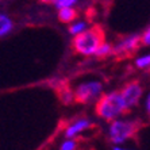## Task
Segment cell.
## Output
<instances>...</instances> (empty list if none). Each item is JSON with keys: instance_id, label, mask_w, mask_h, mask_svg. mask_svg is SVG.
Masks as SVG:
<instances>
[{"instance_id": "cell-1", "label": "cell", "mask_w": 150, "mask_h": 150, "mask_svg": "<svg viewBox=\"0 0 150 150\" xmlns=\"http://www.w3.org/2000/svg\"><path fill=\"white\" fill-rule=\"evenodd\" d=\"M105 42V31L100 25H95L72 39V47L83 56H92Z\"/></svg>"}, {"instance_id": "cell-2", "label": "cell", "mask_w": 150, "mask_h": 150, "mask_svg": "<svg viewBox=\"0 0 150 150\" xmlns=\"http://www.w3.org/2000/svg\"><path fill=\"white\" fill-rule=\"evenodd\" d=\"M127 111L129 110L125 105L122 95L118 91L104 93L103 96H100L96 101V107H95L96 115L101 119H105V120L115 119L116 116L126 114Z\"/></svg>"}, {"instance_id": "cell-3", "label": "cell", "mask_w": 150, "mask_h": 150, "mask_svg": "<svg viewBox=\"0 0 150 150\" xmlns=\"http://www.w3.org/2000/svg\"><path fill=\"white\" fill-rule=\"evenodd\" d=\"M139 129L141 122L138 120H114L110 126V139L112 143H122L135 135Z\"/></svg>"}, {"instance_id": "cell-4", "label": "cell", "mask_w": 150, "mask_h": 150, "mask_svg": "<svg viewBox=\"0 0 150 150\" xmlns=\"http://www.w3.org/2000/svg\"><path fill=\"white\" fill-rule=\"evenodd\" d=\"M101 83L99 81H88V83H83L81 85L77 87V89L73 92L74 101L79 104H88L98 98L101 92Z\"/></svg>"}, {"instance_id": "cell-5", "label": "cell", "mask_w": 150, "mask_h": 150, "mask_svg": "<svg viewBox=\"0 0 150 150\" xmlns=\"http://www.w3.org/2000/svg\"><path fill=\"white\" fill-rule=\"evenodd\" d=\"M141 46V35L134 34L122 39L115 47H112V54L118 59L131 57Z\"/></svg>"}, {"instance_id": "cell-6", "label": "cell", "mask_w": 150, "mask_h": 150, "mask_svg": "<svg viewBox=\"0 0 150 150\" xmlns=\"http://www.w3.org/2000/svg\"><path fill=\"white\" fill-rule=\"evenodd\" d=\"M143 88L139 84V81H130L129 84H126L125 88L122 89L120 95L125 101V105L129 108H133L139 104V100L142 98Z\"/></svg>"}, {"instance_id": "cell-7", "label": "cell", "mask_w": 150, "mask_h": 150, "mask_svg": "<svg viewBox=\"0 0 150 150\" xmlns=\"http://www.w3.org/2000/svg\"><path fill=\"white\" fill-rule=\"evenodd\" d=\"M91 126H92V123L89 122L88 119H79V120H76L73 125H70L67 129V131H65V137H67V138H72V137L80 134L81 131H84V130L89 129Z\"/></svg>"}, {"instance_id": "cell-8", "label": "cell", "mask_w": 150, "mask_h": 150, "mask_svg": "<svg viewBox=\"0 0 150 150\" xmlns=\"http://www.w3.org/2000/svg\"><path fill=\"white\" fill-rule=\"evenodd\" d=\"M56 92L58 95V99L62 101L64 104H72L74 101L73 92L70 89V87L68 84H59L56 87Z\"/></svg>"}, {"instance_id": "cell-9", "label": "cell", "mask_w": 150, "mask_h": 150, "mask_svg": "<svg viewBox=\"0 0 150 150\" xmlns=\"http://www.w3.org/2000/svg\"><path fill=\"white\" fill-rule=\"evenodd\" d=\"M77 11L73 7H68V8H61L58 11V19L59 22L62 23H69V22H73L77 18Z\"/></svg>"}, {"instance_id": "cell-10", "label": "cell", "mask_w": 150, "mask_h": 150, "mask_svg": "<svg viewBox=\"0 0 150 150\" xmlns=\"http://www.w3.org/2000/svg\"><path fill=\"white\" fill-rule=\"evenodd\" d=\"M14 27V22L11 21V18L4 14H0V38L7 35Z\"/></svg>"}, {"instance_id": "cell-11", "label": "cell", "mask_w": 150, "mask_h": 150, "mask_svg": "<svg viewBox=\"0 0 150 150\" xmlns=\"http://www.w3.org/2000/svg\"><path fill=\"white\" fill-rule=\"evenodd\" d=\"M111 54H112V46L110 43H105V42L95 53V56L98 57V58H105V57L111 56Z\"/></svg>"}, {"instance_id": "cell-12", "label": "cell", "mask_w": 150, "mask_h": 150, "mask_svg": "<svg viewBox=\"0 0 150 150\" xmlns=\"http://www.w3.org/2000/svg\"><path fill=\"white\" fill-rule=\"evenodd\" d=\"M85 28H87V23L85 22H76L74 25H72L69 27V33L72 35H77L80 33L85 31Z\"/></svg>"}, {"instance_id": "cell-13", "label": "cell", "mask_w": 150, "mask_h": 150, "mask_svg": "<svg viewBox=\"0 0 150 150\" xmlns=\"http://www.w3.org/2000/svg\"><path fill=\"white\" fill-rule=\"evenodd\" d=\"M135 65H137V68H139V69H149L150 68V54L138 58L135 61Z\"/></svg>"}, {"instance_id": "cell-14", "label": "cell", "mask_w": 150, "mask_h": 150, "mask_svg": "<svg viewBox=\"0 0 150 150\" xmlns=\"http://www.w3.org/2000/svg\"><path fill=\"white\" fill-rule=\"evenodd\" d=\"M76 1H77V0H56V1H54V4H56V7L58 8V10H61V8L72 7Z\"/></svg>"}, {"instance_id": "cell-15", "label": "cell", "mask_w": 150, "mask_h": 150, "mask_svg": "<svg viewBox=\"0 0 150 150\" xmlns=\"http://www.w3.org/2000/svg\"><path fill=\"white\" fill-rule=\"evenodd\" d=\"M141 45L142 46H150V27H147L146 31L141 35Z\"/></svg>"}, {"instance_id": "cell-16", "label": "cell", "mask_w": 150, "mask_h": 150, "mask_svg": "<svg viewBox=\"0 0 150 150\" xmlns=\"http://www.w3.org/2000/svg\"><path fill=\"white\" fill-rule=\"evenodd\" d=\"M76 149V142L74 141H65L61 145V150H74Z\"/></svg>"}, {"instance_id": "cell-17", "label": "cell", "mask_w": 150, "mask_h": 150, "mask_svg": "<svg viewBox=\"0 0 150 150\" xmlns=\"http://www.w3.org/2000/svg\"><path fill=\"white\" fill-rule=\"evenodd\" d=\"M146 112H147V115H149V118H150V95L147 96V100H146Z\"/></svg>"}, {"instance_id": "cell-18", "label": "cell", "mask_w": 150, "mask_h": 150, "mask_svg": "<svg viewBox=\"0 0 150 150\" xmlns=\"http://www.w3.org/2000/svg\"><path fill=\"white\" fill-rule=\"evenodd\" d=\"M41 1H43V3H54L56 0H41Z\"/></svg>"}, {"instance_id": "cell-19", "label": "cell", "mask_w": 150, "mask_h": 150, "mask_svg": "<svg viewBox=\"0 0 150 150\" xmlns=\"http://www.w3.org/2000/svg\"><path fill=\"white\" fill-rule=\"evenodd\" d=\"M114 150H126V149H120V147H114Z\"/></svg>"}]
</instances>
